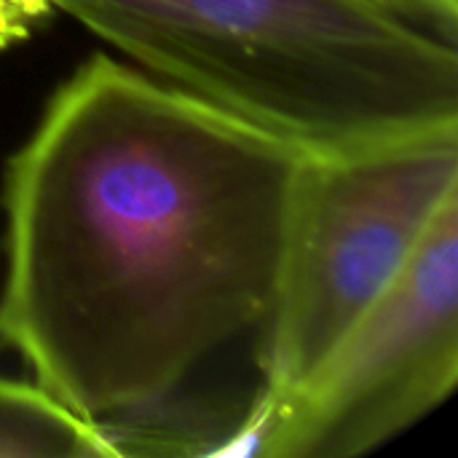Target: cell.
Returning a JSON list of instances; mask_svg holds the SVG:
<instances>
[{"label":"cell","mask_w":458,"mask_h":458,"mask_svg":"<svg viewBox=\"0 0 458 458\" xmlns=\"http://www.w3.org/2000/svg\"><path fill=\"white\" fill-rule=\"evenodd\" d=\"M309 153L91 54L3 177L0 344L91 421L156 411L266 327Z\"/></svg>","instance_id":"1"},{"label":"cell","mask_w":458,"mask_h":458,"mask_svg":"<svg viewBox=\"0 0 458 458\" xmlns=\"http://www.w3.org/2000/svg\"><path fill=\"white\" fill-rule=\"evenodd\" d=\"M142 72L306 150L458 131V43L386 0H48Z\"/></svg>","instance_id":"2"},{"label":"cell","mask_w":458,"mask_h":458,"mask_svg":"<svg viewBox=\"0 0 458 458\" xmlns=\"http://www.w3.org/2000/svg\"><path fill=\"white\" fill-rule=\"evenodd\" d=\"M458 384V193L319 365L282 394L258 392L223 456L352 458L435 413Z\"/></svg>","instance_id":"3"},{"label":"cell","mask_w":458,"mask_h":458,"mask_svg":"<svg viewBox=\"0 0 458 458\" xmlns=\"http://www.w3.org/2000/svg\"><path fill=\"white\" fill-rule=\"evenodd\" d=\"M458 193V131L309 156L274 311L258 354L263 394L298 386L376 301Z\"/></svg>","instance_id":"4"},{"label":"cell","mask_w":458,"mask_h":458,"mask_svg":"<svg viewBox=\"0 0 458 458\" xmlns=\"http://www.w3.org/2000/svg\"><path fill=\"white\" fill-rule=\"evenodd\" d=\"M0 458H118V448L38 384L0 378Z\"/></svg>","instance_id":"5"},{"label":"cell","mask_w":458,"mask_h":458,"mask_svg":"<svg viewBox=\"0 0 458 458\" xmlns=\"http://www.w3.org/2000/svg\"><path fill=\"white\" fill-rule=\"evenodd\" d=\"M51 11L48 0H0V54L27 40Z\"/></svg>","instance_id":"6"},{"label":"cell","mask_w":458,"mask_h":458,"mask_svg":"<svg viewBox=\"0 0 458 458\" xmlns=\"http://www.w3.org/2000/svg\"><path fill=\"white\" fill-rule=\"evenodd\" d=\"M416 21L458 43V0H386Z\"/></svg>","instance_id":"7"}]
</instances>
